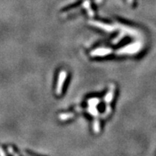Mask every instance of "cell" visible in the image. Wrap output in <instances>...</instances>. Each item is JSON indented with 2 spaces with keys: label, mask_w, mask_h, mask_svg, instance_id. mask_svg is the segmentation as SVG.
<instances>
[{
  "label": "cell",
  "mask_w": 156,
  "mask_h": 156,
  "mask_svg": "<svg viewBox=\"0 0 156 156\" xmlns=\"http://www.w3.org/2000/svg\"><path fill=\"white\" fill-rule=\"evenodd\" d=\"M65 77V72H62L61 74L60 75V78H59V83H58V94H61V88H62V84L64 82V79Z\"/></svg>",
  "instance_id": "6da1fadb"
},
{
  "label": "cell",
  "mask_w": 156,
  "mask_h": 156,
  "mask_svg": "<svg viewBox=\"0 0 156 156\" xmlns=\"http://www.w3.org/2000/svg\"><path fill=\"white\" fill-rule=\"evenodd\" d=\"M101 51H102V49H99V50H96V53L97 54H96V55H98V54H99V52H101ZM103 52H104V53H105V55H106V54H107L108 52H110V50H108V49H103Z\"/></svg>",
  "instance_id": "7a4b0ae2"
}]
</instances>
